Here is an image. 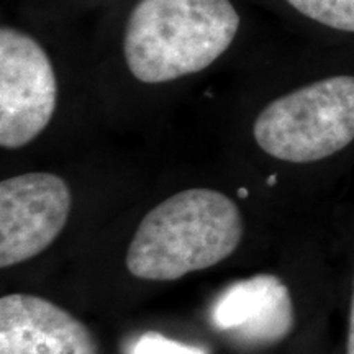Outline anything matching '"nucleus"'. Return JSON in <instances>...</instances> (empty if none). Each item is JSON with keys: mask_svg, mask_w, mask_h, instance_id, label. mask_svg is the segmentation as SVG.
I'll return each mask as SVG.
<instances>
[{"mask_svg": "<svg viewBox=\"0 0 354 354\" xmlns=\"http://www.w3.org/2000/svg\"><path fill=\"white\" fill-rule=\"evenodd\" d=\"M240 207L214 189L176 194L149 210L127 250V269L143 281H177L230 258L240 246Z\"/></svg>", "mask_w": 354, "mask_h": 354, "instance_id": "f257e3e1", "label": "nucleus"}, {"mask_svg": "<svg viewBox=\"0 0 354 354\" xmlns=\"http://www.w3.org/2000/svg\"><path fill=\"white\" fill-rule=\"evenodd\" d=\"M240 24L230 0H140L125 26L127 66L145 84L201 73L232 46Z\"/></svg>", "mask_w": 354, "mask_h": 354, "instance_id": "f03ea898", "label": "nucleus"}, {"mask_svg": "<svg viewBox=\"0 0 354 354\" xmlns=\"http://www.w3.org/2000/svg\"><path fill=\"white\" fill-rule=\"evenodd\" d=\"M253 135L269 156L295 165L339 153L354 141V77L322 79L272 100Z\"/></svg>", "mask_w": 354, "mask_h": 354, "instance_id": "7ed1b4c3", "label": "nucleus"}, {"mask_svg": "<svg viewBox=\"0 0 354 354\" xmlns=\"http://www.w3.org/2000/svg\"><path fill=\"white\" fill-rule=\"evenodd\" d=\"M57 81L37 39L12 26L0 30V146L24 148L50 125Z\"/></svg>", "mask_w": 354, "mask_h": 354, "instance_id": "20e7f679", "label": "nucleus"}, {"mask_svg": "<svg viewBox=\"0 0 354 354\" xmlns=\"http://www.w3.org/2000/svg\"><path fill=\"white\" fill-rule=\"evenodd\" d=\"M73 207L71 189L51 172H26L0 184V268L41 254L57 240Z\"/></svg>", "mask_w": 354, "mask_h": 354, "instance_id": "39448f33", "label": "nucleus"}, {"mask_svg": "<svg viewBox=\"0 0 354 354\" xmlns=\"http://www.w3.org/2000/svg\"><path fill=\"white\" fill-rule=\"evenodd\" d=\"M212 323L246 346H272L292 333L295 308L290 290L274 274H256L221 290Z\"/></svg>", "mask_w": 354, "mask_h": 354, "instance_id": "423d86ee", "label": "nucleus"}, {"mask_svg": "<svg viewBox=\"0 0 354 354\" xmlns=\"http://www.w3.org/2000/svg\"><path fill=\"white\" fill-rule=\"evenodd\" d=\"M0 354H99L84 323L38 295L0 299Z\"/></svg>", "mask_w": 354, "mask_h": 354, "instance_id": "0eeeda50", "label": "nucleus"}, {"mask_svg": "<svg viewBox=\"0 0 354 354\" xmlns=\"http://www.w3.org/2000/svg\"><path fill=\"white\" fill-rule=\"evenodd\" d=\"M295 10L339 32L354 33V0H287Z\"/></svg>", "mask_w": 354, "mask_h": 354, "instance_id": "6e6552de", "label": "nucleus"}, {"mask_svg": "<svg viewBox=\"0 0 354 354\" xmlns=\"http://www.w3.org/2000/svg\"><path fill=\"white\" fill-rule=\"evenodd\" d=\"M130 354H210L209 349L172 339L158 331H148L136 339Z\"/></svg>", "mask_w": 354, "mask_h": 354, "instance_id": "1a4fd4ad", "label": "nucleus"}, {"mask_svg": "<svg viewBox=\"0 0 354 354\" xmlns=\"http://www.w3.org/2000/svg\"><path fill=\"white\" fill-rule=\"evenodd\" d=\"M346 354H354V287H353V299H351V310H349V320H348V336H346Z\"/></svg>", "mask_w": 354, "mask_h": 354, "instance_id": "9d476101", "label": "nucleus"}]
</instances>
